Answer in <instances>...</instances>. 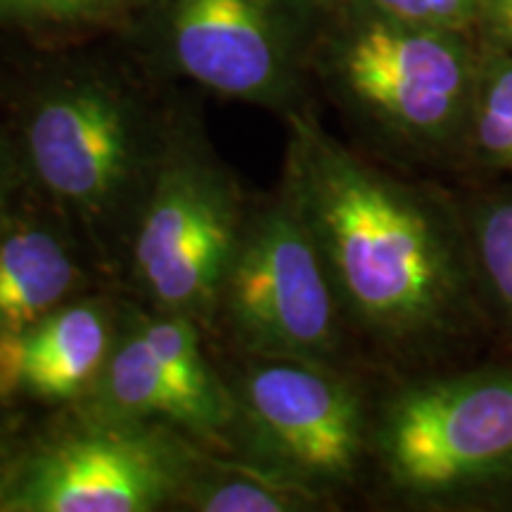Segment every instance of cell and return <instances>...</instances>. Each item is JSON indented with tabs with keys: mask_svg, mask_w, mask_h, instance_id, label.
Masks as SVG:
<instances>
[{
	"mask_svg": "<svg viewBox=\"0 0 512 512\" xmlns=\"http://www.w3.org/2000/svg\"><path fill=\"white\" fill-rule=\"evenodd\" d=\"M245 458L318 494L354 482L370 453L373 422L354 384L335 366L245 356L228 377Z\"/></svg>",
	"mask_w": 512,
	"mask_h": 512,
	"instance_id": "cell-8",
	"label": "cell"
},
{
	"mask_svg": "<svg viewBox=\"0 0 512 512\" xmlns=\"http://www.w3.org/2000/svg\"><path fill=\"white\" fill-rule=\"evenodd\" d=\"M323 501V494L283 472L249 458L214 456L202 446L178 505L200 512H297Z\"/></svg>",
	"mask_w": 512,
	"mask_h": 512,
	"instance_id": "cell-13",
	"label": "cell"
},
{
	"mask_svg": "<svg viewBox=\"0 0 512 512\" xmlns=\"http://www.w3.org/2000/svg\"><path fill=\"white\" fill-rule=\"evenodd\" d=\"M169 126L126 83L102 69L69 67L29 98L19 150L57 214L100 254L117 256Z\"/></svg>",
	"mask_w": 512,
	"mask_h": 512,
	"instance_id": "cell-2",
	"label": "cell"
},
{
	"mask_svg": "<svg viewBox=\"0 0 512 512\" xmlns=\"http://www.w3.org/2000/svg\"><path fill=\"white\" fill-rule=\"evenodd\" d=\"M147 0H0V22L88 29L110 24Z\"/></svg>",
	"mask_w": 512,
	"mask_h": 512,
	"instance_id": "cell-16",
	"label": "cell"
},
{
	"mask_svg": "<svg viewBox=\"0 0 512 512\" xmlns=\"http://www.w3.org/2000/svg\"><path fill=\"white\" fill-rule=\"evenodd\" d=\"M325 67L349 110L389 145L437 152L465 143L477 79L463 34L356 0L330 38Z\"/></svg>",
	"mask_w": 512,
	"mask_h": 512,
	"instance_id": "cell-5",
	"label": "cell"
},
{
	"mask_svg": "<svg viewBox=\"0 0 512 512\" xmlns=\"http://www.w3.org/2000/svg\"><path fill=\"white\" fill-rule=\"evenodd\" d=\"M465 143L494 169L512 174V62H498L477 81Z\"/></svg>",
	"mask_w": 512,
	"mask_h": 512,
	"instance_id": "cell-15",
	"label": "cell"
},
{
	"mask_svg": "<svg viewBox=\"0 0 512 512\" xmlns=\"http://www.w3.org/2000/svg\"><path fill=\"white\" fill-rule=\"evenodd\" d=\"M252 204L200 126L171 119L128 228L121 261L147 309L211 330L214 306Z\"/></svg>",
	"mask_w": 512,
	"mask_h": 512,
	"instance_id": "cell-3",
	"label": "cell"
},
{
	"mask_svg": "<svg viewBox=\"0 0 512 512\" xmlns=\"http://www.w3.org/2000/svg\"><path fill=\"white\" fill-rule=\"evenodd\" d=\"M12 188H15V155L8 140L0 136V226L10 219Z\"/></svg>",
	"mask_w": 512,
	"mask_h": 512,
	"instance_id": "cell-18",
	"label": "cell"
},
{
	"mask_svg": "<svg viewBox=\"0 0 512 512\" xmlns=\"http://www.w3.org/2000/svg\"><path fill=\"white\" fill-rule=\"evenodd\" d=\"M10 465H12V458L8 456V451H5V446L0 444V484H3L5 475H8Z\"/></svg>",
	"mask_w": 512,
	"mask_h": 512,
	"instance_id": "cell-20",
	"label": "cell"
},
{
	"mask_svg": "<svg viewBox=\"0 0 512 512\" xmlns=\"http://www.w3.org/2000/svg\"><path fill=\"white\" fill-rule=\"evenodd\" d=\"M482 19L489 22L505 46L512 48V0H484Z\"/></svg>",
	"mask_w": 512,
	"mask_h": 512,
	"instance_id": "cell-19",
	"label": "cell"
},
{
	"mask_svg": "<svg viewBox=\"0 0 512 512\" xmlns=\"http://www.w3.org/2000/svg\"><path fill=\"white\" fill-rule=\"evenodd\" d=\"M72 408L102 420L159 422L207 448L235 432L233 394L204 354L202 325L147 306H124L110 361Z\"/></svg>",
	"mask_w": 512,
	"mask_h": 512,
	"instance_id": "cell-9",
	"label": "cell"
},
{
	"mask_svg": "<svg viewBox=\"0 0 512 512\" xmlns=\"http://www.w3.org/2000/svg\"><path fill=\"white\" fill-rule=\"evenodd\" d=\"M176 74L223 98L297 110L299 46L290 0H147Z\"/></svg>",
	"mask_w": 512,
	"mask_h": 512,
	"instance_id": "cell-10",
	"label": "cell"
},
{
	"mask_svg": "<svg viewBox=\"0 0 512 512\" xmlns=\"http://www.w3.org/2000/svg\"><path fill=\"white\" fill-rule=\"evenodd\" d=\"M382 15L441 31H463L482 19L484 0H363Z\"/></svg>",
	"mask_w": 512,
	"mask_h": 512,
	"instance_id": "cell-17",
	"label": "cell"
},
{
	"mask_svg": "<svg viewBox=\"0 0 512 512\" xmlns=\"http://www.w3.org/2000/svg\"><path fill=\"white\" fill-rule=\"evenodd\" d=\"M285 117L280 188L323 256L347 323L392 351L458 335L477 294L465 221L432 190L356 155L311 114Z\"/></svg>",
	"mask_w": 512,
	"mask_h": 512,
	"instance_id": "cell-1",
	"label": "cell"
},
{
	"mask_svg": "<svg viewBox=\"0 0 512 512\" xmlns=\"http://www.w3.org/2000/svg\"><path fill=\"white\" fill-rule=\"evenodd\" d=\"M124 306L81 294L24 335L0 339V396L76 406L105 370Z\"/></svg>",
	"mask_w": 512,
	"mask_h": 512,
	"instance_id": "cell-11",
	"label": "cell"
},
{
	"mask_svg": "<svg viewBox=\"0 0 512 512\" xmlns=\"http://www.w3.org/2000/svg\"><path fill=\"white\" fill-rule=\"evenodd\" d=\"M370 451L396 494L458 508L512 491V366L427 377L382 406Z\"/></svg>",
	"mask_w": 512,
	"mask_h": 512,
	"instance_id": "cell-4",
	"label": "cell"
},
{
	"mask_svg": "<svg viewBox=\"0 0 512 512\" xmlns=\"http://www.w3.org/2000/svg\"><path fill=\"white\" fill-rule=\"evenodd\" d=\"M72 223L10 219L0 226V339L19 337L86 294L88 271Z\"/></svg>",
	"mask_w": 512,
	"mask_h": 512,
	"instance_id": "cell-12",
	"label": "cell"
},
{
	"mask_svg": "<svg viewBox=\"0 0 512 512\" xmlns=\"http://www.w3.org/2000/svg\"><path fill=\"white\" fill-rule=\"evenodd\" d=\"M5 406H8V401H5L3 396H0V415H3V408H5Z\"/></svg>",
	"mask_w": 512,
	"mask_h": 512,
	"instance_id": "cell-21",
	"label": "cell"
},
{
	"mask_svg": "<svg viewBox=\"0 0 512 512\" xmlns=\"http://www.w3.org/2000/svg\"><path fill=\"white\" fill-rule=\"evenodd\" d=\"M202 444L159 422L74 411L64 430L12 460L3 512H152L181 503Z\"/></svg>",
	"mask_w": 512,
	"mask_h": 512,
	"instance_id": "cell-7",
	"label": "cell"
},
{
	"mask_svg": "<svg viewBox=\"0 0 512 512\" xmlns=\"http://www.w3.org/2000/svg\"><path fill=\"white\" fill-rule=\"evenodd\" d=\"M344 325L323 256L278 188L273 200L252 204L219 287L211 330L226 332L242 356L335 366Z\"/></svg>",
	"mask_w": 512,
	"mask_h": 512,
	"instance_id": "cell-6",
	"label": "cell"
},
{
	"mask_svg": "<svg viewBox=\"0 0 512 512\" xmlns=\"http://www.w3.org/2000/svg\"><path fill=\"white\" fill-rule=\"evenodd\" d=\"M465 230L477 294L512 330V190L479 202Z\"/></svg>",
	"mask_w": 512,
	"mask_h": 512,
	"instance_id": "cell-14",
	"label": "cell"
}]
</instances>
